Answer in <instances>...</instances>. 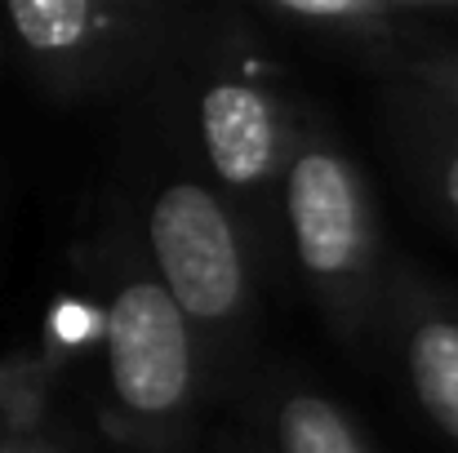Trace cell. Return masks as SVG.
<instances>
[{"instance_id":"1","label":"cell","mask_w":458,"mask_h":453,"mask_svg":"<svg viewBox=\"0 0 458 453\" xmlns=\"http://www.w3.org/2000/svg\"><path fill=\"white\" fill-rule=\"evenodd\" d=\"M152 249L169 298L196 320H218L241 298V249L218 209L200 187H169L152 209Z\"/></svg>"},{"instance_id":"2","label":"cell","mask_w":458,"mask_h":453,"mask_svg":"<svg viewBox=\"0 0 458 453\" xmlns=\"http://www.w3.org/2000/svg\"><path fill=\"white\" fill-rule=\"evenodd\" d=\"M112 382L139 414H165L187 391V324L174 298L156 285H130L107 311Z\"/></svg>"},{"instance_id":"3","label":"cell","mask_w":458,"mask_h":453,"mask_svg":"<svg viewBox=\"0 0 458 453\" xmlns=\"http://www.w3.org/2000/svg\"><path fill=\"white\" fill-rule=\"evenodd\" d=\"M290 222L299 240V258L320 276H338L356 263L360 222L352 178L334 155L307 151L290 173Z\"/></svg>"},{"instance_id":"4","label":"cell","mask_w":458,"mask_h":453,"mask_svg":"<svg viewBox=\"0 0 458 453\" xmlns=\"http://www.w3.org/2000/svg\"><path fill=\"white\" fill-rule=\"evenodd\" d=\"M200 125H205L214 169L227 182L250 187L267 173L272 151H276V130H272V107L254 89H245V85L209 89L200 103Z\"/></svg>"},{"instance_id":"5","label":"cell","mask_w":458,"mask_h":453,"mask_svg":"<svg viewBox=\"0 0 458 453\" xmlns=\"http://www.w3.org/2000/svg\"><path fill=\"white\" fill-rule=\"evenodd\" d=\"M410 373L428 414L458 440V324L428 320L410 342Z\"/></svg>"},{"instance_id":"6","label":"cell","mask_w":458,"mask_h":453,"mask_svg":"<svg viewBox=\"0 0 458 453\" xmlns=\"http://www.w3.org/2000/svg\"><path fill=\"white\" fill-rule=\"evenodd\" d=\"M9 18L31 49H72L85 40L94 22V4L85 0H13Z\"/></svg>"},{"instance_id":"7","label":"cell","mask_w":458,"mask_h":453,"mask_svg":"<svg viewBox=\"0 0 458 453\" xmlns=\"http://www.w3.org/2000/svg\"><path fill=\"white\" fill-rule=\"evenodd\" d=\"M281 445L285 453H360L347 423L311 396H294L281 409Z\"/></svg>"},{"instance_id":"8","label":"cell","mask_w":458,"mask_h":453,"mask_svg":"<svg viewBox=\"0 0 458 453\" xmlns=\"http://www.w3.org/2000/svg\"><path fill=\"white\" fill-rule=\"evenodd\" d=\"M290 13L303 18H356V13H374V4H356V0H290Z\"/></svg>"},{"instance_id":"9","label":"cell","mask_w":458,"mask_h":453,"mask_svg":"<svg viewBox=\"0 0 458 453\" xmlns=\"http://www.w3.org/2000/svg\"><path fill=\"white\" fill-rule=\"evenodd\" d=\"M445 187H450V200H454V209H458V160L450 164V182Z\"/></svg>"}]
</instances>
